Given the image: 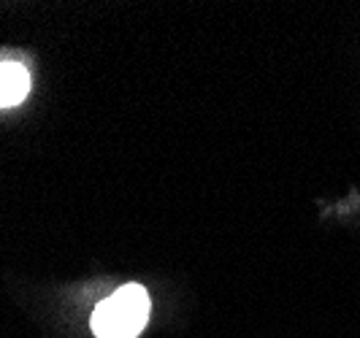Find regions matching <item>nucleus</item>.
Wrapping results in <instances>:
<instances>
[{
	"label": "nucleus",
	"instance_id": "nucleus-1",
	"mask_svg": "<svg viewBox=\"0 0 360 338\" xmlns=\"http://www.w3.org/2000/svg\"><path fill=\"white\" fill-rule=\"evenodd\" d=\"M149 320V295L144 287L127 285L92 311V333L98 338H136Z\"/></svg>",
	"mask_w": 360,
	"mask_h": 338
},
{
	"label": "nucleus",
	"instance_id": "nucleus-2",
	"mask_svg": "<svg viewBox=\"0 0 360 338\" xmlns=\"http://www.w3.org/2000/svg\"><path fill=\"white\" fill-rule=\"evenodd\" d=\"M30 89V73L19 63H0V106H17Z\"/></svg>",
	"mask_w": 360,
	"mask_h": 338
}]
</instances>
